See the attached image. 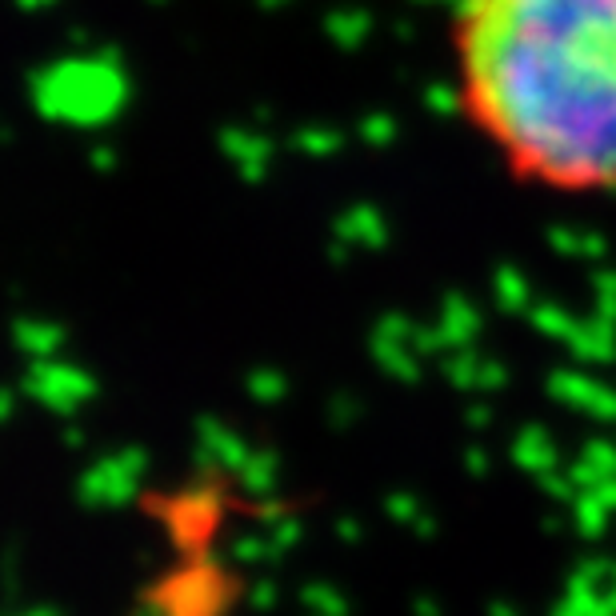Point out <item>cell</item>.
<instances>
[{"instance_id":"cell-1","label":"cell","mask_w":616,"mask_h":616,"mask_svg":"<svg viewBox=\"0 0 616 616\" xmlns=\"http://www.w3.org/2000/svg\"><path fill=\"white\" fill-rule=\"evenodd\" d=\"M461 109L525 185L616 188V0H464Z\"/></svg>"}]
</instances>
